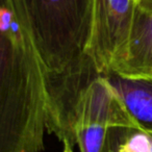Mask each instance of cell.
<instances>
[{
	"label": "cell",
	"instance_id": "cell-3",
	"mask_svg": "<svg viewBox=\"0 0 152 152\" xmlns=\"http://www.w3.org/2000/svg\"><path fill=\"white\" fill-rule=\"evenodd\" d=\"M137 0H94L87 55L101 76L112 72L130 37Z\"/></svg>",
	"mask_w": 152,
	"mask_h": 152
},
{
	"label": "cell",
	"instance_id": "cell-5",
	"mask_svg": "<svg viewBox=\"0 0 152 152\" xmlns=\"http://www.w3.org/2000/svg\"><path fill=\"white\" fill-rule=\"evenodd\" d=\"M104 77L137 127L152 133V78H127L115 73Z\"/></svg>",
	"mask_w": 152,
	"mask_h": 152
},
{
	"label": "cell",
	"instance_id": "cell-2",
	"mask_svg": "<svg viewBox=\"0 0 152 152\" xmlns=\"http://www.w3.org/2000/svg\"><path fill=\"white\" fill-rule=\"evenodd\" d=\"M46 71L47 85L78 77L94 64L88 57L94 0H12Z\"/></svg>",
	"mask_w": 152,
	"mask_h": 152
},
{
	"label": "cell",
	"instance_id": "cell-7",
	"mask_svg": "<svg viewBox=\"0 0 152 152\" xmlns=\"http://www.w3.org/2000/svg\"><path fill=\"white\" fill-rule=\"evenodd\" d=\"M114 152H152V133L137 127H110Z\"/></svg>",
	"mask_w": 152,
	"mask_h": 152
},
{
	"label": "cell",
	"instance_id": "cell-8",
	"mask_svg": "<svg viewBox=\"0 0 152 152\" xmlns=\"http://www.w3.org/2000/svg\"><path fill=\"white\" fill-rule=\"evenodd\" d=\"M137 1H139V0H137Z\"/></svg>",
	"mask_w": 152,
	"mask_h": 152
},
{
	"label": "cell",
	"instance_id": "cell-6",
	"mask_svg": "<svg viewBox=\"0 0 152 152\" xmlns=\"http://www.w3.org/2000/svg\"><path fill=\"white\" fill-rule=\"evenodd\" d=\"M110 128L99 123H78L75 126V137L79 152H114Z\"/></svg>",
	"mask_w": 152,
	"mask_h": 152
},
{
	"label": "cell",
	"instance_id": "cell-1",
	"mask_svg": "<svg viewBox=\"0 0 152 152\" xmlns=\"http://www.w3.org/2000/svg\"><path fill=\"white\" fill-rule=\"evenodd\" d=\"M48 122L44 65L16 15L0 4V152H41Z\"/></svg>",
	"mask_w": 152,
	"mask_h": 152
},
{
	"label": "cell",
	"instance_id": "cell-4",
	"mask_svg": "<svg viewBox=\"0 0 152 152\" xmlns=\"http://www.w3.org/2000/svg\"><path fill=\"white\" fill-rule=\"evenodd\" d=\"M110 73L127 78H152V0H139L130 37Z\"/></svg>",
	"mask_w": 152,
	"mask_h": 152
}]
</instances>
